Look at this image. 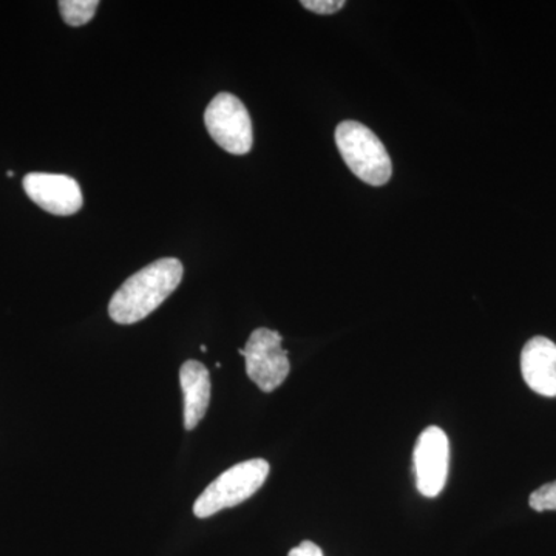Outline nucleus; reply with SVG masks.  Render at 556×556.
<instances>
[{"label":"nucleus","mask_w":556,"mask_h":556,"mask_svg":"<svg viewBox=\"0 0 556 556\" xmlns=\"http://www.w3.org/2000/svg\"><path fill=\"white\" fill-rule=\"evenodd\" d=\"M450 442L442 428L428 427L415 448L416 485L420 495L438 496L448 477Z\"/></svg>","instance_id":"nucleus-6"},{"label":"nucleus","mask_w":556,"mask_h":556,"mask_svg":"<svg viewBox=\"0 0 556 556\" xmlns=\"http://www.w3.org/2000/svg\"><path fill=\"white\" fill-rule=\"evenodd\" d=\"M269 470V463L265 459L244 460L230 467L197 497L193 514L204 519L214 517L225 508L239 506L262 489Z\"/></svg>","instance_id":"nucleus-3"},{"label":"nucleus","mask_w":556,"mask_h":556,"mask_svg":"<svg viewBox=\"0 0 556 556\" xmlns=\"http://www.w3.org/2000/svg\"><path fill=\"white\" fill-rule=\"evenodd\" d=\"M100 2L98 0H61L60 11L62 20L70 27H83L93 20Z\"/></svg>","instance_id":"nucleus-10"},{"label":"nucleus","mask_w":556,"mask_h":556,"mask_svg":"<svg viewBox=\"0 0 556 556\" xmlns=\"http://www.w3.org/2000/svg\"><path fill=\"white\" fill-rule=\"evenodd\" d=\"M288 556H325L321 548L313 541H303L300 546L291 548Z\"/></svg>","instance_id":"nucleus-13"},{"label":"nucleus","mask_w":556,"mask_h":556,"mask_svg":"<svg viewBox=\"0 0 556 556\" xmlns=\"http://www.w3.org/2000/svg\"><path fill=\"white\" fill-rule=\"evenodd\" d=\"M281 342L280 332L257 328L249 336L247 346L239 351L247 361L249 379L265 393L277 390L291 371L288 351L281 348Z\"/></svg>","instance_id":"nucleus-4"},{"label":"nucleus","mask_w":556,"mask_h":556,"mask_svg":"<svg viewBox=\"0 0 556 556\" xmlns=\"http://www.w3.org/2000/svg\"><path fill=\"white\" fill-rule=\"evenodd\" d=\"M336 144L346 166L362 181L383 186L390 181L393 164L386 146L357 121H343L336 129Z\"/></svg>","instance_id":"nucleus-2"},{"label":"nucleus","mask_w":556,"mask_h":556,"mask_svg":"<svg viewBox=\"0 0 556 556\" xmlns=\"http://www.w3.org/2000/svg\"><path fill=\"white\" fill-rule=\"evenodd\" d=\"M22 185L28 199L49 214L67 217L83 207V190L78 181L67 175L28 174Z\"/></svg>","instance_id":"nucleus-7"},{"label":"nucleus","mask_w":556,"mask_h":556,"mask_svg":"<svg viewBox=\"0 0 556 556\" xmlns=\"http://www.w3.org/2000/svg\"><path fill=\"white\" fill-rule=\"evenodd\" d=\"M204 124L212 139L232 155L251 152L254 135L248 109L232 93H218L204 113Z\"/></svg>","instance_id":"nucleus-5"},{"label":"nucleus","mask_w":556,"mask_h":556,"mask_svg":"<svg viewBox=\"0 0 556 556\" xmlns=\"http://www.w3.org/2000/svg\"><path fill=\"white\" fill-rule=\"evenodd\" d=\"M7 175H9V177H14V172H7Z\"/></svg>","instance_id":"nucleus-14"},{"label":"nucleus","mask_w":556,"mask_h":556,"mask_svg":"<svg viewBox=\"0 0 556 556\" xmlns=\"http://www.w3.org/2000/svg\"><path fill=\"white\" fill-rule=\"evenodd\" d=\"M521 372L530 390L556 397V345L551 339H530L522 348Z\"/></svg>","instance_id":"nucleus-8"},{"label":"nucleus","mask_w":556,"mask_h":556,"mask_svg":"<svg viewBox=\"0 0 556 556\" xmlns=\"http://www.w3.org/2000/svg\"><path fill=\"white\" fill-rule=\"evenodd\" d=\"M178 258H161L124 281L109 303V314L119 325H131L160 308L182 280Z\"/></svg>","instance_id":"nucleus-1"},{"label":"nucleus","mask_w":556,"mask_h":556,"mask_svg":"<svg viewBox=\"0 0 556 556\" xmlns=\"http://www.w3.org/2000/svg\"><path fill=\"white\" fill-rule=\"evenodd\" d=\"M302 5L313 13L327 16V14H334L342 10L345 2L343 0H303Z\"/></svg>","instance_id":"nucleus-12"},{"label":"nucleus","mask_w":556,"mask_h":556,"mask_svg":"<svg viewBox=\"0 0 556 556\" xmlns=\"http://www.w3.org/2000/svg\"><path fill=\"white\" fill-rule=\"evenodd\" d=\"M179 383L185 396V428L193 430L206 416L211 402V375L201 362L188 361L179 369Z\"/></svg>","instance_id":"nucleus-9"},{"label":"nucleus","mask_w":556,"mask_h":556,"mask_svg":"<svg viewBox=\"0 0 556 556\" xmlns=\"http://www.w3.org/2000/svg\"><path fill=\"white\" fill-rule=\"evenodd\" d=\"M529 504L535 511L556 510V481L535 490L530 495Z\"/></svg>","instance_id":"nucleus-11"}]
</instances>
